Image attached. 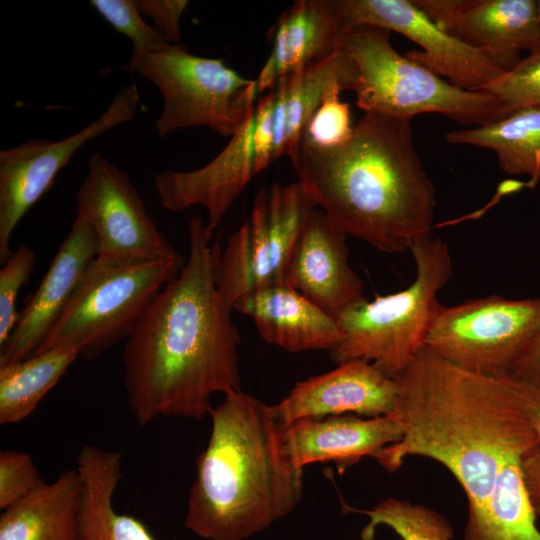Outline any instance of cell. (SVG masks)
<instances>
[{
	"label": "cell",
	"instance_id": "cell-21",
	"mask_svg": "<svg viewBox=\"0 0 540 540\" xmlns=\"http://www.w3.org/2000/svg\"><path fill=\"white\" fill-rule=\"evenodd\" d=\"M120 451L86 445L76 469L82 482V505L76 540H156L133 516L119 514L113 496L122 478Z\"/></svg>",
	"mask_w": 540,
	"mask_h": 540
},
{
	"label": "cell",
	"instance_id": "cell-28",
	"mask_svg": "<svg viewBox=\"0 0 540 540\" xmlns=\"http://www.w3.org/2000/svg\"><path fill=\"white\" fill-rule=\"evenodd\" d=\"M350 512L364 514L369 522L361 531L362 540H373L376 528L384 525L392 529L401 540H452L453 529L439 512L422 504L387 498L373 509L359 510L349 506Z\"/></svg>",
	"mask_w": 540,
	"mask_h": 540
},
{
	"label": "cell",
	"instance_id": "cell-26",
	"mask_svg": "<svg viewBox=\"0 0 540 540\" xmlns=\"http://www.w3.org/2000/svg\"><path fill=\"white\" fill-rule=\"evenodd\" d=\"M77 357L76 351L60 348L0 366V424L29 416Z\"/></svg>",
	"mask_w": 540,
	"mask_h": 540
},
{
	"label": "cell",
	"instance_id": "cell-22",
	"mask_svg": "<svg viewBox=\"0 0 540 540\" xmlns=\"http://www.w3.org/2000/svg\"><path fill=\"white\" fill-rule=\"evenodd\" d=\"M82 505L77 469L64 471L0 515V540H76Z\"/></svg>",
	"mask_w": 540,
	"mask_h": 540
},
{
	"label": "cell",
	"instance_id": "cell-6",
	"mask_svg": "<svg viewBox=\"0 0 540 540\" xmlns=\"http://www.w3.org/2000/svg\"><path fill=\"white\" fill-rule=\"evenodd\" d=\"M390 32L360 24L350 27L341 40L340 49L356 69V104L364 112L410 120L434 112L477 126L503 117L496 97L484 90L457 87L400 54L390 41Z\"/></svg>",
	"mask_w": 540,
	"mask_h": 540
},
{
	"label": "cell",
	"instance_id": "cell-19",
	"mask_svg": "<svg viewBox=\"0 0 540 540\" xmlns=\"http://www.w3.org/2000/svg\"><path fill=\"white\" fill-rule=\"evenodd\" d=\"M234 310L253 321L264 341L288 352H330L342 338L334 318L285 284L253 290Z\"/></svg>",
	"mask_w": 540,
	"mask_h": 540
},
{
	"label": "cell",
	"instance_id": "cell-12",
	"mask_svg": "<svg viewBox=\"0 0 540 540\" xmlns=\"http://www.w3.org/2000/svg\"><path fill=\"white\" fill-rule=\"evenodd\" d=\"M348 27L375 25L395 31L422 50L405 55L453 85L482 91L506 68L484 50L472 47L437 26L412 0H335Z\"/></svg>",
	"mask_w": 540,
	"mask_h": 540
},
{
	"label": "cell",
	"instance_id": "cell-34",
	"mask_svg": "<svg viewBox=\"0 0 540 540\" xmlns=\"http://www.w3.org/2000/svg\"><path fill=\"white\" fill-rule=\"evenodd\" d=\"M44 481L31 456L13 450L0 452V509L23 499Z\"/></svg>",
	"mask_w": 540,
	"mask_h": 540
},
{
	"label": "cell",
	"instance_id": "cell-35",
	"mask_svg": "<svg viewBox=\"0 0 540 540\" xmlns=\"http://www.w3.org/2000/svg\"><path fill=\"white\" fill-rule=\"evenodd\" d=\"M249 240L255 289L273 285L268 230V187L260 190L253 201L249 223Z\"/></svg>",
	"mask_w": 540,
	"mask_h": 540
},
{
	"label": "cell",
	"instance_id": "cell-36",
	"mask_svg": "<svg viewBox=\"0 0 540 540\" xmlns=\"http://www.w3.org/2000/svg\"><path fill=\"white\" fill-rule=\"evenodd\" d=\"M274 88L264 94L255 106L253 126L254 174H258L274 162Z\"/></svg>",
	"mask_w": 540,
	"mask_h": 540
},
{
	"label": "cell",
	"instance_id": "cell-32",
	"mask_svg": "<svg viewBox=\"0 0 540 540\" xmlns=\"http://www.w3.org/2000/svg\"><path fill=\"white\" fill-rule=\"evenodd\" d=\"M342 88H332L307 122L301 144L329 149L343 144L352 135L350 106L340 100Z\"/></svg>",
	"mask_w": 540,
	"mask_h": 540
},
{
	"label": "cell",
	"instance_id": "cell-3",
	"mask_svg": "<svg viewBox=\"0 0 540 540\" xmlns=\"http://www.w3.org/2000/svg\"><path fill=\"white\" fill-rule=\"evenodd\" d=\"M298 182L347 235L384 253L430 238L435 187L413 143L411 120L365 112L343 144H300Z\"/></svg>",
	"mask_w": 540,
	"mask_h": 540
},
{
	"label": "cell",
	"instance_id": "cell-10",
	"mask_svg": "<svg viewBox=\"0 0 540 540\" xmlns=\"http://www.w3.org/2000/svg\"><path fill=\"white\" fill-rule=\"evenodd\" d=\"M141 102L135 83L116 92L92 123L62 140L31 139L0 152V263L13 252L10 240L18 223L51 188L56 175L87 142L132 120Z\"/></svg>",
	"mask_w": 540,
	"mask_h": 540
},
{
	"label": "cell",
	"instance_id": "cell-38",
	"mask_svg": "<svg viewBox=\"0 0 540 540\" xmlns=\"http://www.w3.org/2000/svg\"><path fill=\"white\" fill-rule=\"evenodd\" d=\"M510 378L521 408L540 441V375Z\"/></svg>",
	"mask_w": 540,
	"mask_h": 540
},
{
	"label": "cell",
	"instance_id": "cell-41",
	"mask_svg": "<svg viewBox=\"0 0 540 540\" xmlns=\"http://www.w3.org/2000/svg\"><path fill=\"white\" fill-rule=\"evenodd\" d=\"M537 7H538V18L540 23V0H537Z\"/></svg>",
	"mask_w": 540,
	"mask_h": 540
},
{
	"label": "cell",
	"instance_id": "cell-20",
	"mask_svg": "<svg viewBox=\"0 0 540 540\" xmlns=\"http://www.w3.org/2000/svg\"><path fill=\"white\" fill-rule=\"evenodd\" d=\"M349 28L335 0L294 1L277 21L272 52L257 79L258 93L272 90L282 75L335 53Z\"/></svg>",
	"mask_w": 540,
	"mask_h": 540
},
{
	"label": "cell",
	"instance_id": "cell-17",
	"mask_svg": "<svg viewBox=\"0 0 540 540\" xmlns=\"http://www.w3.org/2000/svg\"><path fill=\"white\" fill-rule=\"evenodd\" d=\"M254 112L206 165L190 171L165 170L155 178L161 206L172 213L203 206L207 232L213 237L223 217L254 174Z\"/></svg>",
	"mask_w": 540,
	"mask_h": 540
},
{
	"label": "cell",
	"instance_id": "cell-9",
	"mask_svg": "<svg viewBox=\"0 0 540 540\" xmlns=\"http://www.w3.org/2000/svg\"><path fill=\"white\" fill-rule=\"evenodd\" d=\"M539 337L540 297L490 295L454 306L439 303L425 347L466 371L516 377Z\"/></svg>",
	"mask_w": 540,
	"mask_h": 540
},
{
	"label": "cell",
	"instance_id": "cell-37",
	"mask_svg": "<svg viewBox=\"0 0 540 540\" xmlns=\"http://www.w3.org/2000/svg\"><path fill=\"white\" fill-rule=\"evenodd\" d=\"M141 14L151 18L155 29L171 44L181 38V18L189 5L187 0H135Z\"/></svg>",
	"mask_w": 540,
	"mask_h": 540
},
{
	"label": "cell",
	"instance_id": "cell-40",
	"mask_svg": "<svg viewBox=\"0 0 540 540\" xmlns=\"http://www.w3.org/2000/svg\"><path fill=\"white\" fill-rule=\"evenodd\" d=\"M518 374V378L540 375V337L528 352Z\"/></svg>",
	"mask_w": 540,
	"mask_h": 540
},
{
	"label": "cell",
	"instance_id": "cell-5",
	"mask_svg": "<svg viewBox=\"0 0 540 540\" xmlns=\"http://www.w3.org/2000/svg\"><path fill=\"white\" fill-rule=\"evenodd\" d=\"M410 251L417 273L406 289L363 299L336 319L342 338L329 356L337 365L364 360L394 378L425 346L437 294L452 276V258L439 237L431 236Z\"/></svg>",
	"mask_w": 540,
	"mask_h": 540
},
{
	"label": "cell",
	"instance_id": "cell-25",
	"mask_svg": "<svg viewBox=\"0 0 540 540\" xmlns=\"http://www.w3.org/2000/svg\"><path fill=\"white\" fill-rule=\"evenodd\" d=\"M536 518L523 483L520 458H514L501 468L487 500L468 509L463 540H540Z\"/></svg>",
	"mask_w": 540,
	"mask_h": 540
},
{
	"label": "cell",
	"instance_id": "cell-27",
	"mask_svg": "<svg viewBox=\"0 0 540 540\" xmlns=\"http://www.w3.org/2000/svg\"><path fill=\"white\" fill-rule=\"evenodd\" d=\"M316 208L301 184L268 187V230L273 282L283 284L285 268L311 212Z\"/></svg>",
	"mask_w": 540,
	"mask_h": 540
},
{
	"label": "cell",
	"instance_id": "cell-31",
	"mask_svg": "<svg viewBox=\"0 0 540 540\" xmlns=\"http://www.w3.org/2000/svg\"><path fill=\"white\" fill-rule=\"evenodd\" d=\"M98 14L132 44L131 58L158 51L169 42L141 16L135 0H90Z\"/></svg>",
	"mask_w": 540,
	"mask_h": 540
},
{
	"label": "cell",
	"instance_id": "cell-14",
	"mask_svg": "<svg viewBox=\"0 0 540 540\" xmlns=\"http://www.w3.org/2000/svg\"><path fill=\"white\" fill-rule=\"evenodd\" d=\"M397 393L396 381L375 365L351 360L297 382L270 410L283 428L305 418L345 414L374 418L393 411Z\"/></svg>",
	"mask_w": 540,
	"mask_h": 540
},
{
	"label": "cell",
	"instance_id": "cell-2",
	"mask_svg": "<svg viewBox=\"0 0 540 540\" xmlns=\"http://www.w3.org/2000/svg\"><path fill=\"white\" fill-rule=\"evenodd\" d=\"M393 379L398 393L389 416L402 437L375 459L388 472L410 456L439 462L464 490L468 509L487 500L508 461L540 444L510 377L466 371L424 346Z\"/></svg>",
	"mask_w": 540,
	"mask_h": 540
},
{
	"label": "cell",
	"instance_id": "cell-13",
	"mask_svg": "<svg viewBox=\"0 0 540 540\" xmlns=\"http://www.w3.org/2000/svg\"><path fill=\"white\" fill-rule=\"evenodd\" d=\"M437 26L507 71L540 49L537 0H412Z\"/></svg>",
	"mask_w": 540,
	"mask_h": 540
},
{
	"label": "cell",
	"instance_id": "cell-16",
	"mask_svg": "<svg viewBox=\"0 0 540 540\" xmlns=\"http://www.w3.org/2000/svg\"><path fill=\"white\" fill-rule=\"evenodd\" d=\"M347 234L314 209L285 268L283 284L297 290L335 320L365 299L363 282L349 263Z\"/></svg>",
	"mask_w": 540,
	"mask_h": 540
},
{
	"label": "cell",
	"instance_id": "cell-39",
	"mask_svg": "<svg viewBox=\"0 0 540 540\" xmlns=\"http://www.w3.org/2000/svg\"><path fill=\"white\" fill-rule=\"evenodd\" d=\"M520 469L527 495L540 517V444L520 457Z\"/></svg>",
	"mask_w": 540,
	"mask_h": 540
},
{
	"label": "cell",
	"instance_id": "cell-24",
	"mask_svg": "<svg viewBox=\"0 0 540 540\" xmlns=\"http://www.w3.org/2000/svg\"><path fill=\"white\" fill-rule=\"evenodd\" d=\"M451 144L490 149L500 168L511 175H528V186L540 180V108L523 107L482 126L446 134Z\"/></svg>",
	"mask_w": 540,
	"mask_h": 540
},
{
	"label": "cell",
	"instance_id": "cell-30",
	"mask_svg": "<svg viewBox=\"0 0 540 540\" xmlns=\"http://www.w3.org/2000/svg\"><path fill=\"white\" fill-rule=\"evenodd\" d=\"M484 91L500 102L503 117L523 107L540 108V49L522 58L514 68L496 78Z\"/></svg>",
	"mask_w": 540,
	"mask_h": 540
},
{
	"label": "cell",
	"instance_id": "cell-11",
	"mask_svg": "<svg viewBox=\"0 0 540 540\" xmlns=\"http://www.w3.org/2000/svg\"><path fill=\"white\" fill-rule=\"evenodd\" d=\"M76 204L95 232L97 257L153 260L179 254L147 213L126 172L101 153L89 159Z\"/></svg>",
	"mask_w": 540,
	"mask_h": 540
},
{
	"label": "cell",
	"instance_id": "cell-7",
	"mask_svg": "<svg viewBox=\"0 0 540 540\" xmlns=\"http://www.w3.org/2000/svg\"><path fill=\"white\" fill-rule=\"evenodd\" d=\"M184 258L106 259L96 257L36 354L72 349L94 360L127 339L140 315L182 269Z\"/></svg>",
	"mask_w": 540,
	"mask_h": 540
},
{
	"label": "cell",
	"instance_id": "cell-18",
	"mask_svg": "<svg viewBox=\"0 0 540 540\" xmlns=\"http://www.w3.org/2000/svg\"><path fill=\"white\" fill-rule=\"evenodd\" d=\"M402 437L389 415L362 418L345 414L305 418L284 428V440L293 462L300 468L333 462L341 473L363 457H374Z\"/></svg>",
	"mask_w": 540,
	"mask_h": 540
},
{
	"label": "cell",
	"instance_id": "cell-23",
	"mask_svg": "<svg viewBox=\"0 0 540 540\" xmlns=\"http://www.w3.org/2000/svg\"><path fill=\"white\" fill-rule=\"evenodd\" d=\"M356 79L355 66L342 49L278 79L275 99L285 111L284 155L291 162L297 157L307 122L326 94L334 87L354 90Z\"/></svg>",
	"mask_w": 540,
	"mask_h": 540
},
{
	"label": "cell",
	"instance_id": "cell-29",
	"mask_svg": "<svg viewBox=\"0 0 540 540\" xmlns=\"http://www.w3.org/2000/svg\"><path fill=\"white\" fill-rule=\"evenodd\" d=\"M215 281L224 300L234 305L255 290L252 269L249 223H244L233 233L215 265Z\"/></svg>",
	"mask_w": 540,
	"mask_h": 540
},
{
	"label": "cell",
	"instance_id": "cell-4",
	"mask_svg": "<svg viewBox=\"0 0 540 540\" xmlns=\"http://www.w3.org/2000/svg\"><path fill=\"white\" fill-rule=\"evenodd\" d=\"M209 416L184 526L206 540H247L296 509L304 469L290 457L270 405L258 398L233 391Z\"/></svg>",
	"mask_w": 540,
	"mask_h": 540
},
{
	"label": "cell",
	"instance_id": "cell-15",
	"mask_svg": "<svg viewBox=\"0 0 540 540\" xmlns=\"http://www.w3.org/2000/svg\"><path fill=\"white\" fill-rule=\"evenodd\" d=\"M97 256L95 232L77 212L39 287L26 299L13 331L0 347V366L23 361L36 353Z\"/></svg>",
	"mask_w": 540,
	"mask_h": 540
},
{
	"label": "cell",
	"instance_id": "cell-1",
	"mask_svg": "<svg viewBox=\"0 0 540 540\" xmlns=\"http://www.w3.org/2000/svg\"><path fill=\"white\" fill-rule=\"evenodd\" d=\"M199 216L188 226V258L153 298L126 339L122 361L139 425L160 417L200 420L215 393L241 390V336L215 281L220 249Z\"/></svg>",
	"mask_w": 540,
	"mask_h": 540
},
{
	"label": "cell",
	"instance_id": "cell-33",
	"mask_svg": "<svg viewBox=\"0 0 540 540\" xmlns=\"http://www.w3.org/2000/svg\"><path fill=\"white\" fill-rule=\"evenodd\" d=\"M35 263V252L28 245L22 244L0 270V347L7 341L18 321V292L27 283Z\"/></svg>",
	"mask_w": 540,
	"mask_h": 540
},
{
	"label": "cell",
	"instance_id": "cell-8",
	"mask_svg": "<svg viewBox=\"0 0 540 540\" xmlns=\"http://www.w3.org/2000/svg\"><path fill=\"white\" fill-rule=\"evenodd\" d=\"M153 83L163 108L155 121L159 137L206 126L231 137L254 112L257 81L244 78L223 60L196 56L183 44L130 58L124 66Z\"/></svg>",
	"mask_w": 540,
	"mask_h": 540
}]
</instances>
